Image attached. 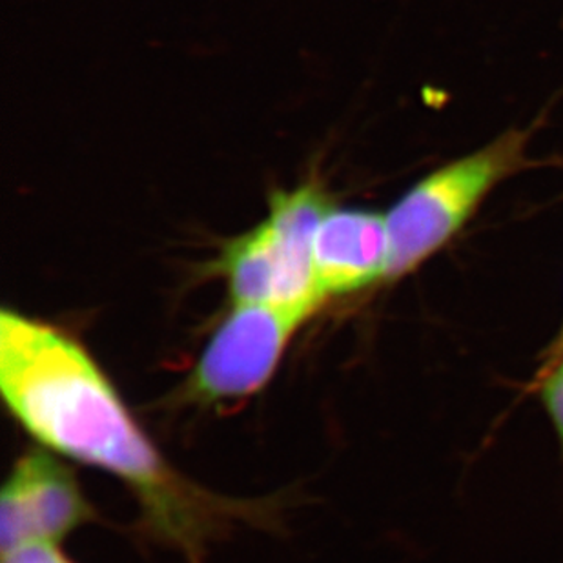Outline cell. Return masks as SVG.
<instances>
[{
    "instance_id": "3957f363",
    "label": "cell",
    "mask_w": 563,
    "mask_h": 563,
    "mask_svg": "<svg viewBox=\"0 0 563 563\" xmlns=\"http://www.w3.org/2000/svg\"><path fill=\"white\" fill-rule=\"evenodd\" d=\"M330 208L329 197L316 183L274 191L265 221L224 246L219 260L232 305L318 312L324 298L316 282L313 241Z\"/></svg>"
},
{
    "instance_id": "7a4b0ae2",
    "label": "cell",
    "mask_w": 563,
    "mask_h": 563,
    "mask_svg": "<svg viewBox=\"0 0 563 563\" xmlns=\"http://www.w3.org/2000/svg\"><path fill=\"white\" fill-rule=\"evenodd\" d=\"M529 133L507 130L484 148L441 166L416 183L387 219L388 282L415 272L478 212L485 197L526 165Z\"/></svg>"
},
{
    "instance_id": "8992f818",
    "label": "cell",
    "mask_w": 563,
    "mask_h": 563,
    "mask_svg": "<svg viewBox=\"0 0 563 563\" xmlns=\"http://www.w3.org/2000/svg\"><path fill=\"white\" fill-rule=\"evenodd\" d=\"M387 219L368 210L330 208L313 241L316 282L324 301L388 282Z\"/></svg>"
},
{
    "instance_id": "277c9868",
    "label": "cell",
    "mask_w": 563,
    "mask_h": 563,
    "mask_svg": "<svg viewBox=\"0 0 563 563\" xmlns=\"http://www.w3.org/2000/svg\"><path fill=\"white\" fill-rule=\"evenodd\" d=\"M313 312L274 305H232L191 371L190 390L207 401L246 398L276 373L296 330Z\"/></svg>"
},
{
    "instance_id": "ba28073f",
    "label": "cell",
    "mask_w": 563,
    "mask_h": 563,
    "mask_svg": "<svg viewBox=\"0 0 563 563\" xmlns=\"http://www.w3.org/2000/svg\"><path fill=\"white\" fill-rule=\"evenodd\" d=\"M2 563H71L59 543H33L2 553Z\"/></svg>"
},
{
    "instance_id": "9c48e42d",
    "label": "cell",
    "mask_w": 563,
    "mask_h": 563,
    "mask_svg": "<svg viewBox=\"0 0 563 563\" xmlns=\"http://www.w3.org/2000/svg\"><path fill=\"white\" fill-rule=\"evenodd\" d=\"M563 352V327L562 330H560V338L556 340V343H554L553 349V357L560 356Z\"/></svg>"
},
{
    "instance_id": "5b68a950",
    "label": "cell",
    "mask_w": 563,
    "mask_h": 563,
    "mask_svg": "<svg viewBox=\"0 0 563 563\" xmlns=\"http://www.w3.org/2000/svg\"><path fill=\"white\" fill-rule=\"evenodd\" d=\"M91 518V507L68 465L46 449L13 465L0 496L2 553L33 543H59Z\"/></svg>"
},
{
    "instance_id": "52a82bcc",
    "label": "cell",
    "mask_w": 563,
    "mask_h": 563,
    "mask_svg": "<svg viewBox=\"0 0 563 563\" xmlns=\"http://www.w3.org/2000/svg\"><path fill=\"white\" fill-rule=\"evenodd\" d=\"M538 394L549 420L553 423L563 452V352L549 363L548 373L542 377Z\"/></svg>"
},
{
    "instance_id": "6da1fadb",
    "label": "cell",
    "mask_w": 563,
    "mask_h": 563,
    "mask_svg": "<svg viewBox=\"0 0 563 563\" xmlns=\"http://www.w3.org/2000/svg\"><path fill=\"white\" fill-rule=\"evenodd\" d=\"M0 390L48 451L123 479L161 531L196 545L205 504L161 456L79 341L16 310L0 313Z\"/></svg>"
}]
</instances>
